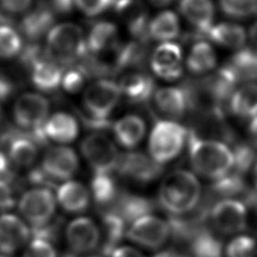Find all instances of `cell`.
I'll return each instance as SVG.
<instances>
[{"instance_id": "cell-37", "label": "cell", "mask_w": 257, "mask_h": 257, "mask_svg": "<svg viewBox=\"0 0 257 257\" xmlns=\"http://www.w3.org/2000/svg\"><path fill=\"white\" fill-rule=\"evenodd\" d=\"M219 5L232 18H248L257 14V0H219Z\"/></svg>"}, {"instance_id": "cell-51", "label": "cell", "mask_w": 257, "mask_h": 257, "mask_svg": "<svg viewBox=\"0 0 257 257\" xmlns=\"http://www.w3.org/2000/svg\"><path fill=\"white\" fill-rule=\"evenodd\" d=\"M10 25V19L8 16L4 13V10L0 8V25Z\"/></svg>"}, {"instance_id": "cell-18", "label": "cell", "mask_w": 257, "mask_h": 257, "mask_svg": "<svg viewBox=\"0 0 257 257\" xmlns=\"http://www.w3.org/2000/svg\"><path fill=\"white\" fill-rule=\"evenodd\" d=\"M116 143L127 150L137 148L146 134V122L137 114H126L112 124Z\"/></svg>"}, {"instance_id": "cell-23", "label": "cell", "mask_w": 257, "mask_h": 257, "mask_svg": "<svg viewBox=\"0 0 257 257\" xmlns=\"http://www.w3.org/2000/svg\"><path fill=\"white\" fill-rule=\"evenodd\" d=\"M117 28L109 21H98L92 25L86 37L87 52L100 54L116 47Z\"/></svg>"}, {"instance_id": "cell-21", "label": "cell", "mask_w": 257, "mask_h": 257, "mask_svg": "<svg viewBox=\"0 0 257 257\" xmlns=\"http://www.w3.org/2000/svg\"><path fill=\"white\" fill-rule=\"evenodd\" d=\"M180 11L201 33L207 34L213 26L214 6L211 0H181Z\"/></svg>"}, {"instance_id": "cell-32", "label": "cell", "mask_w": 257, "mask_h": 257, "mask_svg": "<svg viewBox=\"0 0 257 257\" xmlns=\"http://www.w3.org/2000/svg\"><path fill=\"white\" fill-rule=\"evenodd\" d=\"M144 42L132 41L122 47H117L114 61V70L120 71L125 68H133L141 65L146 57Z\"/></svg>"}, {"instance_id": "cell-27", "label": "cell", "mask_w": 257, "mask_h": 257, "mask_svg": "<svg viewBox=\"0 0 257 257\" xmlns=\"http://www.w3.org/2000/svg\"><path fill=\"white\" fill-rule=\"evenodd\" d=\"M31 81L34 86L43 91L56 89L62 81V68L60 64L49 58L36 63L31 69Z\"/></svg>"}, {"instance_id": "cell-55", "label": "cell", "mask_w": 257, "mask_h": 257, "mask_svg": "<svg viewBox=\"0 0 257 257\" xmlns=\"http://www.w3.org/2000/svg\"><path fill=\"white\" fill-rule=\"evenodd\" d=\"M92 257H99V256H92Z\"/></svg>"}, {"instance_id": "cell-38", "label": "cell", "mask_w": 257, "mask_h": 257, "mask_svg": "<svg viewBox=\"0 0 257 257\" xmlns=\"http://www.w3.org/2000/svg\"><path fill=\"white\" fill-rule=\"evenodd\" d=\"M225 255L226 257H257V243L249 235H239L228 243Z\"/></svg>"}, {"instance_id": "cell-48", "label": "cell", "mask_w": 257, "mask_h": 257, "mask_svg": "<svg viewBox=\"0 0 257 257\" xmlns=\"http://www.w3.org/2000/svg\"><path fill=\"white\" fill-rule=\"evenodd\" d=\"M249 135L254 146L257 147V116L252 118L249 123Z\"/></svg>"}, {"instance_id": "cell-29", "label": "cell", "mask_w": 257, "mask_h": 257, "mask_svg": "<svg viewBox=\"0 0 257 257\" xmlns=\"http://www.w3.org/2000/svg\"><path fill=\"white\" fill-rule=\"evenodd\" d=\"M180 34V21L172 11H163L155 16L149 23V37L161 41L170 42Z\"/></svg>"}, {"instance_id": "cell-5", "label": "cell", "mask_w": 257, "mask_h": 257, "mask_svg": "<svg viewBox=\"0 0 257 257\" xmlns=\"http://www.w3.org/2000/svg\"><path fill=\"white\" fill-rule=\"evenodd\" d=\"M188 134L187 130L176 121L158 120L149 138L150 157L160 165L173 161L182 152Z\"/></svg>"}, {"instance_id": "cell-54", "label": "cell", "mask_w": 257, "mask_h": 257, "mask_svg": "<svg viewBox=\"0 0 257 257\" xmlns=\"http://www.w3.org/2000/svg\"><path fill=\"white\" fill-rule=\"evenodd\" d=\"M1 119H2V108L0 106V121H1Z\"/></svg>"}, {"instance_id": "cell-39", "label": "cell", "mask_w": 257, "mask_h": 257, "mask_svg": "<svg viewBox=\"0 0 257 257\" xmlns=\"http://www.w3.org/2000/svg\"><path fill=\"white\" fill-rule=\"evenodd\" d=\"M87 76L88 74L83 66L76 65L63 74L61 84L66 91L76 92L82 88Z\"/></svg>"}, {"instance_id": "cell-42", "label": "cell", "mask_w": 257, "mask_h": 257, "mask_svg": "<svg viewBox=\"0 0 257 257\" xmlns=\"http://www.w3.org/2000/svg\"><path fill=\"white\" fill-rule=\"evenodd\" d=\"M113 0H75V6L86 16L94 17L109 7H112Z\"/></svg>"}, {"instance_id": "cell-49", "label": "cell", "mask_w": 257, "mask_h": 257, "mask_svg": "<svg viewBox=\"0 0 257 257\" xmlns=\"http://www.w3.org/2000/svg\"><path fill=\"white\" fill-rule=\"evenodd\" d=\"M249 37H250L253 45L256 47V51H257V20L253 23V25L250 28Z\"/></svg>"}, {"instance_id": "cell-17", "label": "cell", "mask_w": 257, "mask_h": 257, "mask_svg": "<svg viewBox=\"0 0 257 257\" xmlns=\"http://www.w3.org/2000/svg\"><path fill=\"white\" fill-rule=\"evenodd\" d=\"M154 101L157 109L169 120L181 118L191 104L185 88L167 86L154 92Z\"/></svg>"}, {"instance_id": "cell-44", "label": "cell", "mask_w": 257, "mask_h": 257, "mask_svg": "<svg viewBox=\"0 0 257 257\" xmlns=\"http://www.w3.org/2000/svg\"><path fill=\"white\" fill-rule=\"evenodd\" d=\"M32 0H0L1 9L9 13H21L28 9Z\"/></svg>"}, {"instance_id": "cell-10", "label": "cell", "mask_w": 257, "mask_h": 257, "mask_svg": "<svg viewBox=\"0 0 257 257\" xmlns=\"http://www.w3.org/2000/svg\"><path fill=\"white\" fill-rule=\"evenodd\" d=\"M213 227L222 234H235L245 229L247 210L236 199H223L217 202L210 213Z\"/></svg>"}, {"instance_id": "cell-24", "label": "cell", "mask_w": 257, "mask_h": 257, "mask_svg": "<svg viewBox=\"0 0 257 257\" xmlns=\"http://www.w3.org/2000/svg\"><path fill=\"white\" fill-rule=\"evenodd\" d=\"M54 12L46 5H41L27 13L20 22L22 33L30 40H36L47 34L52 28Z\"/></svg>"}, {"instance_id": "cell-56", "label": "cell", "mask_w": 257, "mask_h": 257, "mask_svg": "<svg viewBox=\"0 0 257 257\" xmlns=\"http://www.w3.org/2000/svg\"><path fill=\"white\" fill-rule=\"evenodd\" d=\"M113 1H114V0H113Z\"/></svg>"}, {"instance_id": "cell-6", "label": "cell", "mask_w": 257, "mask_h": 257, "mask_svg": "<svg viewBox=\"0 0 257 257\" xmlns=\"http://www.w3.org/2000/svg\"><path fill=\"white\" fill-rule=\"evenodd\" d=\"M80 151L93 174H111L117 168L120 155L113 142L104 134L86 136L80 144Z\"/></svg>"}, {"instance_id": "cell-28", "label": "cell", "mask_w": 257, "mask_h": 257, "mask_svg": "<svg viewBox=\"0 0 257 257\" xmlns=\"http://www.w3.org/2000/svg\"><path fill=\"white\" fill-rule=\"evenodd\" d=\"M212 41L224 47L242 49L246 42V31L239 24L221 22L213 25L206 34Z\"/></svg>"}, {"instance_id": "cell-15", "label": "cell", "mask_w": 257, "mask_h": 257, "mask_svg": "<svg viewBox=\"0 0 257 257\" xmlns=\"http://www.w3.org/2000/svg\"><path fill=\"white\" fill-rule=\"evenodd\" d=\"M30 238V229L18 216L0 215V252L11 255L23 248Z\"/></svg>"}, {"instance_id": "cell-53", "label": "cell", "mask_w": 257, "mask_h": 257, "mask_svg": "<svg viewBox=\"0 0 257 257\" xmlns=\"http://www.w3.org/2000/svg\"><path fill=\"white\" fill-rule=\"evenodd\" d=\"M253 180H254V186L257 190V163L255 164L254 169H253Z\"/></svg>"}, {"instance_id": "cell-36", "label": "cell", "mask_w": 257, "mask_h": 257, "mask_svg": "<svg viewBox=\"0 0 257 257\" xmlns=\"http://www.w3.org/2000/svg\"><path fill=\"white\" fill-rule=\"evenodd\" d=\"M22 48L20 35L11 25H0V58H11Z\"/></svg>"}, {"instance_id": "cell-7", "label": "cell", "mask_w": 257, "mask_h": 257, "mask_svg": "<svg viewBox=\"0 0 257 257\" xmlns=\"http://www.w3.org/2000/svg\"><path fill=\"white\" fill-rule=\"evenodd\" d=\"M56 208V198L44 187L26 191L18 202V209L25 221L33 227H42L50 222Z\"/></svg>"}, {"instance_id": "cell-50", "label": "cell", "mask_w": 257, "mask_h": 257, "mask_svg": "<svg viewBox=\"0 0 257 257\" xmlns=\"http://www.w3.org/2000/svg\"><path fill=\"white\" fill-rule=\"evenodd\" d=\"M8 166H9V162L7 158L0 152V174L6 172L8 169Z\"/></svg>"}, {"instance_id": "cell-45", "label": "cell", "mask_w": 257, "mask_h": 257, "mask_svg": "<svg viewBox=\"0 0 257 257\" xmlns=\"http://www.w3.org/2000/svg\"><path fill=\"white\" fill-rule=\"evenodd\" d=\"M14 205V199L10 187L6 182L0 180V210H7Z\"/></svg>"}, {"instance_id": "cell-19", "label": "cell", "mask_w": 257, "mask_h": 257, "mask_svg": "<svg viewBox=\"0 0 257 257\" xmlns=\"http://www.w3.org/2000/svg\"><path fill=\"white\" fill-rule=\"evenodd\" d=\"M56 202L68 213L84 212L90 203V193L84 185L76 181H66L56 192Z\"/></svg>"}, {"instance_id": "cell-4", "label": "cell", "mask_w": 257, "mask_h": 257, "mask_svg": "<svg viewBox=\"0 0 257 257\" xmlns=\"http://www.w3.org/2000/svg\"><path fill=\"white\" fill-rule=\"evenodd\" d=\"M121 95L117 83L109 79H98L83 92V106L89 118L87 122L95 128L107 126V117L117 105Z\"/></svg>"}, {"instance_id": "cell-46", "label": "cell", "mask_w": 257, "mask_h": 257, "mask_svg": "<svg viewBox=\"0 0 257 257\" xmlns=\"http://www.w3.org/2000/svg\"><path fill=\"white\" fill-rule=\"evenodd\" d=\"M110 257H146L142 252L131 246H117L109 254Z\"/></svg>"}, {"instance_id": "cell-22", "label": "cell", "mask_w": 257, "mask_h": 257, "mask_svg": "<svg viewBox=\"0 0 257 257\" xmlns=\"http://www.w3.org/2000/svg\"><path fill=\"white\" fill-rule=\"evenodd\" d=\"M118 86L121 93L133 102L147 101L155 92L153 78L146 73L138 71L123 74Z\"/></svg>"}, {"instance_id": "cell-8", "label": "cell", "mask_w": 257, "mask_h": 257, "mask_svg": "<svg viewBox=\"0 0 257 257\" xmlns=\"http://www.w3.org/2000/svg\"><path fill=\"white\" fill-rule=\"evenodd\" d=\"M171 226L154 215H145L135 220L125 231V237L145 248H161L169 239Z\"/></svg>"}, {"instance_id": "cell-40", "label": "cell", "mask_w": 257, "mask_h": 257, "mask_svg": "<svg viewBox=\"0 0 257 257\" xmlns=\"http://www.w3.org/2000/svg\"><path fill=\"white\" fill-rule=\"evenodd\" d=\"M243 188V182L241 178L236 174L231 176L227 175L222 179L216 181V183L214 184V190L219 195L228 197L225 199H230L231 196L241 193Z\"/></svg>"}, {"instance_id": "cell-31", "label": "cell", "mask_w": 257, "mask_h": 257, "mask_svg": "<svg viewBox=\"0 0 257 257\" xmlns=\"http://www.w3.org/2000/svg\"><path fill=\"white\" fill-rule=\"evenodd\" d=\"M10 162L19 168L31 167L38 155V150L33 141L26 138H17L9 146Z\"/></svg>"}, {"instance_id": "cell-13", "label": "cell", "mask_w": 257, "mask_h": 257, "mask_svg": "<svg viewBox=\"0 0 257 257\" xmlns=\"http://www.w3.org/2000/svg\"><path fill=\"white\" fill-rule=\"evenodd\" d=\"M65 237L73 253L84 254L93 251L98 246L100 231L93 220L78 217L68 223Z\"/></svg>"}, {"instance_id": "cell-43", "label": "cell", "mask_w": 257, "mask_h": 257, "mask_svg": "<svg viewBox=\"0 0 257 257\" xmlns=\"http://www.w3.org/2000/svg\"><path fill=\"white\" fill-rule=\"evenodd\" d=\"M234 155V168L238 173L246 172L255 160V152L252 147L239 146L236 148Z\"/></svg>"}, {"instance_id": "cell-3", "label": "cell", "mask_w": 257, "mask_h": 257, "mask_svg": "<svg viewBox=\"0 0 257 257\" xmlns=\"http://www.w3.org/2000/svg\"><path fill=\"white\" fill-rule=\"evenodd\" d=\"M45 52L58 64H71L87 53L86 38L82 29L73 23H60L49 30Z\"/></svg>"}, {"instance_id": "cell-12", "label": "cell", "mask_w": 257, "mask_h": 257, "mask_svg": "<svg viewBox=\"0 0 257 257\" xmlns=\"http://www.w3.org/2000/svg\"><path fill=\"white\" fill-rule=\"evenodd\" d=\"M116 170L127 179L141 184H148L162 174L163 165L144 153L130 152L120 155Z\"/></svg>"}, {"instance_id": "cell-41", "label": "cell", "mask_w": 257, "mask_h": 257, "mask_svg": "<svg viewBox=\"0 0 257 257\" xmlns=\"http://www.w3.org/2000/svg\"><path fill=\"white\" fill-rule=\"evenodd\" d=\"M23 257H56V251L48 240L35 238L27 245Z\"/></svg>"}, {"instance_id": "cell-47", "label": "cell", "mask_w": 257, "mask_h": 257, "mask_svg": "<svg viewBox=\"0 0 257 257\" xmlns=\"http://www.w3.org/2000/svg\"><path fill=\"white\" fill-rule=\"evenodd\" d=\"M14 90L12 80L0 69V100L7 98Z\"/></svg>"}, {"instance_id": "cell-16", "label": "cell", "mask_w": 257, "mask_h": 257, "mask_svg": "<svg viewBox=\"0 0 257 257\" xmlns=\"http://www.w3.org/2000/svg\"><path fill=\"white\" fill-rule=\"evenodd\" d=\"M112 7L138 41L145 42L149 38V14L141 0H114Z\"/></svg>"}, {"instance_id": "cell-33", "label": "cell", "mask_w": 257, "mask_h": 257, "mask_svg": "<svg viewBox=\"0 0 257 257\" xmlns=\"http://www.w3.org/2000/svg\"><path fill=\"white\" fill-rule=\"evenodd\" d=\"M90 187L91 196L97 204L104 205L115 198L116 185L110 174H93Z\"/></svg>"}, {"instance_id": "cell-35", "label": "cell", "mask_w": 257, "mask_h": 257, "mask_svg": "<svg viewBox=\"0 0 257 257\" xmlns=\"http://www.w3.org/2000/svg\"><path fill=\"white\" fill-rule=\"evenodd\" d=\"M192 250L195 257H221V245L209 232H200L194 237Z\"/></svg>"}, {"instance_id": "cell-20", "label": "cell", "mask_w": 257, "mask_h": 257, "mask_svg": "<svg viewBox=\"0 0 257 257\" xmlns=\"http://www.w3.org/2000/svg\"><path fill=\"white\" fill-rule=\"evenodd\" d=\"M45 138L59 144L73 142L78 135V123L75 117L66 112H56L46 119L42 126Z\"/></svg>"}, {"instance_id": "cell-11", "label": "cell", "mask_w": 257, "mask_h": 257, "mask_svg": "<svg viewBox=\"0 0 257 257\" xmlns=\"http://www.w3.org/2000/svg\"><path fill=\"white\" fill-rule=\"evenodd\" d=\"M79 161L73 149L66 146L48 148L42 158V172L50 179L69 181L77 172Z\"/></svg>"}, {"instance_id": "cell-26", "label": "cell", "mask_w": 257, "mask_h": 257, "mask_svg": "<svg viewBox=\"0 0 257 257\" xmlns=\"http://www.w3.org/2000/svg\"><path fill=\"white\" fill-rule=\"evenodd\" d=\"M230 111L241 118L257 116V84L247 82L235 89L229 99Z\"/></svg>"}, {"instance_id": "cell-30", "label": "cell", "mask_w": 257, "mask_h": 257, "mask_svg": "<svg viewBox=\"0 0 257 257\" xmlns=\"http://www.w3.org/2000/svg\"><path fill=\"white\" fill-rule=\"evenodd\" d=\"M217 64L216 53L207 41H198L191 48L186 65L190 72L194 74H203L211 71Z\"/></svg>"}, {"instance_id": "cell-14", "label": "cell", "mask_w": 257, "mask_h": 257, "mask_svg": "<svg viewBox=\"0 0 257 257\" xmlns=\"http://www.w3.org/2000/svg\"><path fill=\"white\" fill-rule=\"evenodd\" d=\"M151 67L165 80H176L183 73L182 49L175 42H162L153 52Z\"/></svg>"}, {"instance_id": "cell-1", "label": "cell", "mask_w": 257, "mask_h": 257, "mask_svg": "<svg viewBox=\"0 0 257 257\" xmlns=\"http://www.w3.org/2000/svg\"><path fill=\"white\" fill-rule=\"evenodd\" d=\"M189 160L194 171L201 177L218 181L234 168V155L222 142L198 138L188 134Z\"/></svg>"}, {"instance_id": "cell-25", "label": "cell", "mask_w": 257, "mask_h": 257, "mask_svg": "<svg viewBox=\"0 0 257 257\" xmlns=\"http://www.w3.org/2000/svg\"><path fill=\"white\" fill-rule=\"evenodd\" d=\"M224 67L236 82L257 79V51L250 48L239 49Z\"/></svg>"}, {"instance_id": "cell-2", "label": "cell", "mask_w": 257, "mask_h": 257, "mask_svg": "<svg viewBox=\"0 0 257 257\" xmlns=\"http://www.w3.org/2000/svg\"><path fill=\"white\" fill-rule=\"evenodd\" d=\"M201 198L198 178L186 170L169 173L162 181L158 199L160 205L173 215H182L193 210Z\"/></svg>"}, {"instance_id": "cell-34", "label": "cell", "mask_w": 257, "mask_h": 257, "mask_svg": "<svg viewBox=\"0 0 257 257\" xmlns=\"http://www.w3.org/2000/svg\"><path fill=\"white\" fill-rule=\"evenodd\" d=\"M152 210L151 203L142 197L137 196H127L120 201L119 210L115 212L123 221L125 222H134L135 220L143 217L145 215H149Z\"/></svg>"}, {"instance_id": "cell-52", "label": "cell", "mask_w": 257, "mask_h": 257, "mask_svg": "<svg viewBox=\"0 0 257 257\" xmlns=\"http://www.w3.org/2000/svg\"><path fill=\"white\" fill-rule=\"evenodd\" d=\"M153 5L158 7H163L166 5H169L173 0H149Z\"/></svg>"}, {"instance_id": "cell-9", "label": "cell", "mask_w": 257, "mask_h": 257, "mask_svg": "<svg viewBox=\"0 0 257 257\" xmlns=\"http://www.w3.org/2000/svg\"><path fill=\"white\" fill-rule=\"evenodd\" d=\"M49 102L41 94L26 92L21 94L13 105V116L15 122L25 130L34 133L42 130L48 118Z\"/></svg>"}]
</instances>
